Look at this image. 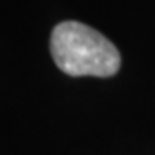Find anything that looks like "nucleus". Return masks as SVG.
Instances as JSON below:
<instances>
[{
    "instance_id": "obj_1",
    "label": "nucleus",
    "mask_w": 155,
    "mask_h": 155,
    "mask_svg": "<svg viewBox=\"0 0 155 155\" xmlns=\"http://www.w3.org/2000/svg\"><path fill=\"white\" fill-rule=\"evenodd\" d=\"M50 54L69 76H114L121 67L116 45L97 29L78 21L59 22L50 36Z\"/></svg>"
}]
</instances>
